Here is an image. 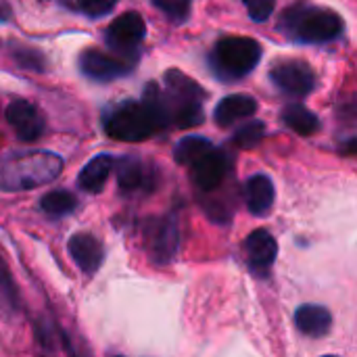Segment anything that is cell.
Here are the masks:
<instances>
[{
	"label": "cell",
	"instance_id": "cell-26",
	"mask_svg": "<svg viewBox=\"0 0 357 357\" xmlns=\"http://www.w3.org/2000/svg\"><path fill=\"white\" fill-rule=\"evenodd\" d=\"M0 293L4 295V299L17 307V289H15V282H13V276L8 272V266L4 264L2 255H0Z\"/></svg>",
	"mask_w": 357,
	"mask_h": 357
},
{
	"label": "cell",
	"instance_id": "cell-7",
	"mask_svg": "<svg viewBox=\"0 0 357 357\" xmlns=\"http://www.w3.org/2000/svg\"><path fill=\"white\" fill-rule=\"evenodd\" d=\"M6 119L13 126L17 138L23 140V142L38 140L44 134V130H46V123H44V117L40 115V111L31 102H27L23 98H15L8 105Z\"/></svg>",
	"mask_w": 357,
	"mask_h": 357
},
{
	"label": "cell",
	"instance_id": "cell-15",
	"mask_svg": "<svg viewBox=\"0 0 357 357\" xmlns=\"http://www.w3.org/2000/svg\"><path fill=\"white\" fill-rule=\"evenodd\" d=\"M274 184L268 176L257 174L245 184V201L253 215H268L274 205Z\"/></svg>",
	"mask_w": 357,
	"mask_h": 357
},
{
	"label": "cell",
	"instance_id": "cell-5",
	"mask_svg": "<svg viewBox=\"0 0 357 357\" xmlns=\"http://www.w3.org/2000/svg\"><path fill=\"white\" fill-rule=\"evenodd\" d=\"M272 84L289 96H307L316 88V71L301 59H282L270 69Z\"/></svg>",
	"mask_w": 357,
	"mask_h": 357
},
{
	"label": "cell",
	"instance_id": "cell-13",
	"mask_svg": "<svg viewBox=\"0 0 357 357\" xmlns=\"http://www.w3.org/2000/svg\"><path fill=\"white\" fill-rule=\"evenodd\" d=\"M245 251L253 270H268L278 255V243L268 230H255L245 243Z\"/></svg>",
	"mask_w": 357,
	"mask_h": 357
},
{
	"label": "cell",
	"instance_id": "cell-19",
	"mask_svg": "<svg viewBox=\"0 0 357 357\" xmlns=\"http://www.w3.org/2000/svg\"><path fill=\"white\" fill-rule=\"evenodd\" d=\"M282 121L287 128H291L299 136H314L320 130V119L316 117V113L297 102L287 105L282 109Z\"/></svg>",
	"mask_w": 357,
	"mask_h": 357
},
{
	"label": "cell",
	"instance_id": "cell-1",
	"mask_svg": "<svg viewBox=\"0 0 357 357\" xmlns=\"http://www.w3.org/2000/svg\"><path fill=\"white\" fill-rule=\"evenodd\" d=\"M280 31L297 42L324 44L333 42L343 33V19L331 8L316 4H295L284 10L278 23Z\"/></svg>",
	"mask_w": 357,
	"mask_h": 357
},
{
	"label": "cell",
	"instance_id": "cell-24",
	"mask_svg": "<svg viewBox=\"0 0 357 357\" xmlns=\"http://www.w3.org/2000/svg\"><path fill=\"white\" fill-rule=\"evenodd\" d=\"M247 13L251 15L253 21H268L274 13V6H276V0H243Z\"/></svg>",
	"mask_w": 357,
	"mask_h": 357
},
{
	"label": "cell",
	"instance_id": "cell-9",
	"mask_svg": "<svg viewBox=\"0 0 357 357\" xmlns=\"http://www.w3.org/2000/svg\"><path fill=\"white\" fill-rule=\"evenodd\" d=\"M67 251L75 261V266L86 274H94L102 266V257H105L102 245L96 236L88 232L73 234L67 243Z\"/></svg>",
	"mask_w": 357,
	"mask_h": 357
},
{
	"label": "cell",
	"instance_id": "cell-27",
	"mask_svg": "<svg viewBox=\"0 0 357 357\" xmlns=\"http://www.w3.org/2000/svg\"><path fill=\"white\" fill-rule=\"evenodd\" d=\"M15 59L21 67H27V69H36V71H42L44 69V59L40 52L36 50H17L15 52Z\"/></svg>",
	"mask_w": 357,
	"mask_h": 357
},
{
	"label": "cell",
	"instance_id": "cell-20",
	"mask_svg": "<svg viewBox=\"0 0 357 357\" xmlns=\"http://www.w3.org/2000/svg\"><path fill=\"white\" fill-rule=\"evenodd\" d=\"M211 151H213V144L207 138H203V136H186L176 144L174 159L180 165H190L192 167L199 159H203Z\"/></svg>",
	"mask_w": 357,
	"mask_h": 357
},
{
	"label": "cell",
	"instance_id": "cell-18",
	"mask_svg": "<svg viewBox=\"0 0 357 357\" xmlns=\"http://www.w3.org/2000/svg\"><path fill=\"white\" fill-rule=\"evenodd\" d=\"M297 328L307 337H324L331 331V312L322 305H301L295 314Z\"/></svg>",
	"mask_w": 357,
	"mask_h": 357
},
{
	"label": "cell",
	"instance_id": "cell-25",
	"mask_svg": "<svg viewBox=\"0 0 357 357\" xmlns=\"http://www.w3.org/2000/svg\"><path fill=\"white\" fill-rule=\"evenodd\" d=\"M117 0H77V6L88 17H105L115 8Z\"/></svg>",
	"mask_w": 357,
	"mask_h": 357
},
{
	"label": "cell",
	"instance_id": "cell-30",
	"mask_svg": "<svg viewBox=\"0 0 357 357\" xmlns=\"http://www.w3.org/2000/svg\"><path fill=\"white\" fill-rule=\"evenodd\" d=\"M347 151H351V153H357V140H354V142H349Z\"/></svg>",
	"mask_w": 357,
	"mask_h": 357
},
{
	"label": "cell",
	"instance_id": "cell-10",
	"mask_svg": "<svg viewBox=\"0 0 357 357\" xmlns=\"http://www.w3.org/2000/svg\"><path fill=\"white\" fill-rule=\"evenodd\" d=\"M79 67L84 71V75L98 79V82H109L115 77H121L130 71V65L123 61H117L96 48H88L82 52L79 56Z\"/></svg>",
	"mask_w": 357,
	"mask_h": 357
},
{
	"label": "cell",
	"instance_id": "cell-6",
	"mask_svg": "<svg viewBox=\"0 0 357 357\" xmlns=\"http://www.w3.org/2000/svg\"><path fill=\"white\" fill-rule=\"evenodd\" d=\"M146 36V23L136 10H128L119 15L109 27H107V44L121 52V54H134L138 46L142 44Z\"/></svg>",
	"mask_w": 357,
	"mask_h": 357
},
{
	"label": "cell",
	"instance_id": "cell-29",
	"mask_svg": "<svg viewBox=\"0 0 357 357\" xmlns=\"http://www.w3.org/2000/svg\"><path fill=\"white\" fill-rule=\"evenodd\" d=\"M6 15H8V8H6V4L0 0V21H4V19H6Z\"/></svg>",
	"mask_w": 357,
	"mask_h": 357
},
{
	"label": "cell",
	"instance_id": "cell-31",
	"mask_svg": "<svg viewBox=\"0 0 357 357\" xmlns=\"http://www.w3.org/2000/svg\"><path fill=\"white\" fill-rule=\"evenodd\" d=\"M324 357H337V356H324Z\"/></svg>",
	"mask_w": 357,
	"mask_h": 357
},
{
	"label": "cell",
	"instance_id": "cell-11",
	"mask_svg": "<svg viewBox=\"0 0 357 357\" xmlns=\"http://www.w3.org/2000/svg\"><path fill=\"white\" fill-rule=\"evenodd\" d=\"M228 167L230 165H228L226 153L213 149L211 153H207L203 159H199L192 165V180H195V184L201 190L211 192V190H215L224 182V178L228 174Z\"/></svg>",
	"mask_w": 357,
	"mask_h": 357
},
{
	"label": "cell",
	"instance_id": "cell-4",
	"mask_svg": "<svg viewBox=\"0 0 357 357\" xmlns=\"http://www.w3.org/2000/svg\"><path fill=\"white\" fill-rule=\"evenodd\" d=\"M105 130L111 138L121 142H142L159 132V123L142 102H121L105 119Z\"/></svg>",
	"mask_w": 357,
	"mask_h": 357
},
{
	"label": "cell",
	"instance_id": "cell-16",
	"mask_svg": "<svg viewBox=\"0 0 357 357\" xmlns=\"http://www.w3.org/2000/svg\"><path fill=\"white\" fill-rule=\"evenodd\" d=\"M117 184L123 192H138L151 188V172L136 157H123L115 163Z\"/></svg>",
	"mask_w": 357,
	"mask_h": 357
},
{
	"label": "cell",
	"instance_id": "cell-14",
	"mask_svg": "<svg viewBox=\"0 0 357 357\" xmlns=\"http://www.w3.org/2000/svg\"><path fill=\"white\" fill-rule=\"evenodd\" d=\"M165 96L169 105H178V102H203L205 98V90L188 75H184L178 69H169L165 73Z\"/></svg>",
	"mask_w": 357,
	"mask_h": 357
},
{
	"label": "cell",
	"instance_id": "cell-8",
	"mask_svg": "<svg viewBox=\"0 0 357 357\" xmlns=\"http://www.w3.org/2000/svg\"><path fill=\"white\" fill-rule=\"evenodd\" d=\"M146 245H149L151 257L157 264L172 261L176 251H178V226H176V220H172V218L157 220L146 232Z\"/></svg>",
	"mask_w": 357,
	"mask_h": 357
},
{
	"label": "cell",
	"instance_id": "cell-3",
	"mask_svg": "<svg viewBox=\"0 0 357 357\" xmlns=\"http://www.w3.org/2000/svg\"><path fill=\"white\" fill-rule=\"evenodd\" d=\"M261 54L264 48L257 40L247 36H228L213 46L209 65L222 82H234L249 75L261 61Z\"/></svg>",
	"mask_w": 357,
	"mask_h": 357
},
{
	"label": "cell",
	"instance_id": "cell-21",
	"mask_svg": "<svg viewBox=\"0 0 357 357\" xmlns=\"http://www.w3.org/2000/svg\"><path fill=\"white\" fill-rule=\"evenodd\" d=\"M75 207H77V197L71 195L69 190H52L40 199V209L50 218L69 215L71 211H75Z\"/></svg>",
	"mask_w": 357,
	"mask_h": 357
},
{
	"label": "cell",
	"instance_id": "cell-23",
	"mask_svg": "<svg viewBox=\"0 0 357 357\" xmlns=\"http://www.w3.org/2000/svg\"><path fill=\"white\" fill-rule=\"evenodd\" d=\"M153 6L165 13L174 23H184L190 15L192 0H153Z\"/></svg>",
	"mask_w": 357,
	"mask_h": 357
},
{
	"label": "cell",
	"instance_id": "cell-12",
	"mask_svg": "<svg viewBox=\"0 0 357 357\" xmlns=\"http://www.w3.org/2000/svg\"><path fill=\"white\" fill-rule=\"evenodd\" d=\"M257 111V102L249 94H230L222 98L213 111V119L220 128H228L241 119L251 117Z\"/></svg>",
	"mask_w": 357,
	"mask_h": 357
},
{
	"label": "cell",
	"instance_id": "cell-2",
	"mask_svg": "<svg viewBox=\"0 0 357 357\" xmlns=\"http://www.w3.org/2000/svg\"><path fill=\"white\" fill-rule=\"evenodd\" d=\"M63 169V159L54 153L33 151L0 161V190H31L52 182Z\"/></svg>",
	"mask_w": 357,
	"mask_h": 357
},
{
	"label": "cell",
	"instance_id": "cell-28",
	"mask_svg": "<svg viewBox=\"0 0 357 357\" xmlns=\"http://www.w3.org/2000/svg\"><path fill=\"white\" fill-rule=\"evenodd\" d=\"M61 337H63V345H65V349H67V354H69V357H79L75 351H73V347H71V343H69V339H67V335H63L61 333Z\"/></svg>",
	"mask_w": 357,
	"mask_h": 357
},
{
	"label": "cell",
	"instance_id": "cell-22",
	"mask_svg": "<svg viewBox=\"0 0 357 357\" xmlns=\"http://www.w3.org/2000/svg\"><path fill=\"white\" fill-rule=\"evenodd\" d=\"M264 136H266V123L264 121H249L241 130L234 132L232 144H236L238 149L249 151V149L257 146L264 140Z\"/></svg>",
	"mask_w": 357,
	"mask_h": 357
},
{
	"label": "cell",
	"instance_id": "cell-17",
	"mask_svg": "<svg viewBox=\"0 0 357 357\" xmlns=\"http://www.w3.org/2000/svg\"><path fill=\"white\" fill-rule=\"evenodd\" d=\"M115 167V159L111 155H96L86 163V167L79 172L77 184L86 192H100Z\"/></svg>",
	"mask_w": 357,
	"mask_h": 357
},
{
	"label": "cell",
	"instance_id": "cell-32",
	"mask_svg": "<svg viewBox=\"0 0 357 357\" xmlns=\"http://www.w3.org/2000/svg\"><path fill=\"white\" fill-rule=\"evenodd\" d=\"M117 357H121V356H117Z\"/></svg>",
	"mask_w": 357,
	"mask_h": 357
}]
</instances>
